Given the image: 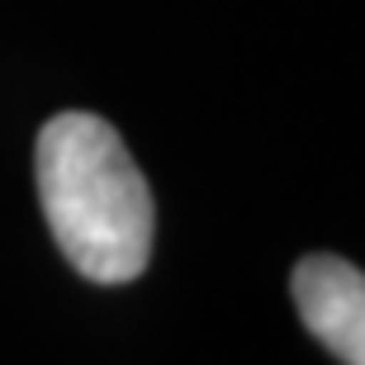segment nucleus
<instances>
[{
  "mask_svg": "<svg viewBox=\"0 0 365 365\" xmlns=\"http://www.w3.org/2000/svg\"><path fill=\"white\" fill-rule=\"evenodd\" d=\"M289 294L313 332L341 365H365V271L332 252H313L294 266Z\"/></svg>",
  "mask_w": 365,
  "mask_h": 365,
  "instance_id": "2",
  "label": "nucleus"
},
{
  "mask_svg": "<svg viewBox=\"0 0 365 365\" xmlns=\"http://www.w3.org/2000/svg\"><path fill=\"white\" fill-rule=\"evenodd\" d=\"M38 200L62 257L95 284H128L152 261V190L114 123L67 109L38 133Z\"/></svg>",
  "mask_w": 365,
  "mask_h": 365,
  "instance_id": "1",
  "label": "nucleus"
}]
</instances>
